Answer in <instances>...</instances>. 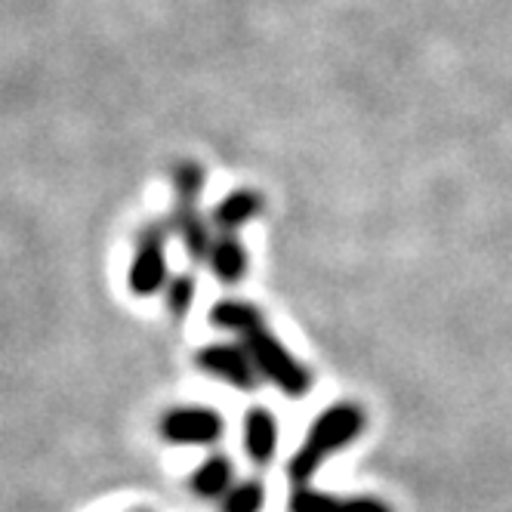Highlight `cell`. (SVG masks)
I'll return each instance as SVG.
<instances>
[{"mask_svg": "<svg viewBox=\"0 0 512 512\" xmlns=\"http://www.w3.org/2000/svg\"><path fill=\"white\" fill-rule=\"evenodd\" d=\"M361 429H364V411L358 405L340 401V405H331L327 411H321L306 435V442L297 448V454L287 463L290 479L297 485H306L327 457L343 451L349 442H355Z\"/></svg>", "mask_w": 512, "mask_h": 512, "instance_id": "6da1fadb", "label": "cell"}, {"mask_svg": "<svg viewBox=\"0 0 512 512\" xmlns=\"http://www.w3.org/2000/svg\"><path fill=\"white\" fill-rule=\"evenodd\" d=\"M241 343L247 346L256 371H260L269 383H275L284 395L300 398V395L309 392V386H312L309 371L287 352V346L275 334H269V327H260V331L244 337Z\"/></svg>", "mask_w": 512, "mask_h": 512, "instance_id": "7a4b0ae2", "label": "cell"}, {"mask_svg": "<svg viewBox=\"0 0 512 512\" xmlns=\"http://www.w3.org/2000/svg\"><path fill=\"white\" fill-rule=\"evenodd\" d=\"M167 226L164 223H149L133 250V263L127 272V287L136 297H152L170 281L167 278Z\"/></svg>", "mask_w": 512, "mask_h": 512, "instance_id": "3957f363", "label": "cell"}, {"mask_svg": "<svg viewBox=\"0 0 512 512\" xmlns=\"http://www.w3.org/2000/svg\"><path fill=\"white\" fill-rule=\"evenodd\" d=\"M195 364L207 377L229 383L235 389H253L256 380H260V371H256V364L244 343H210L198 349Z\"/></svg>", "mask_w": 512, "mask_h": 512, "instance_id": "277c9868", "label": "cell"}, {"mask_svg": "<svg viewBox=\"0 0 512 512\" xmlns=\"http://www.w3.org/2000/svg\"><path fill=\"white\" fill-rule=\"evenodd\" d=\"M158 429L173 445H213L223 438V417L210 408H173Z\"/></svg>", "mask_w": 512, "mask_h": 512, "instance_id": "5b68a950", "label": "cell"}, {"mask_svg": "<svg viewBox=\"0 0 512 512\" xmlns=\"http://www.w3.org/2000/svg\"><path fill=\"white\" fill-rule=\"evenodd\" d=\"M170 226L176 229V235L186 244V253L192 256L195 263H204L210 256V247H213V238L210 235V226L207 219L198 207V201H176L173 204V216H170Z\"/></svg>", "mask_w": 512, "mask_h": 512, "instance_id": "8992f818", "label": "cell"}, {"mask_svg": "<svg viewBox=\"0 0 512 512\" xmlns=\"http://www.w3.org/2000/svg\"><path fill=\"white\" fill-rule=\"evenodd\" d=\"M263 213V195L253 189H235L229 192L223 201L213 207L210 223L219 232H238L241 226H247L250 219H256Z\"/></svg>", "mask_w": 512, "mask_h": 512, "instance_id": "52a82bcc", "label": "cell"}, {"mask_svg": "<svg viewBox=\"0 0 512 512\" xmlns=\"http://www.w3.org/2000/svg\"><path fill=\"white\" fill-rule=\"evenodd\" d=\"M278 448V423L272 411L250 408L244 417V451L253 463H269Z\"/></svg>", "mask_w": 512, "mask_h": 512, "instance_id": "ba28073f", "label": "cell"}, {"mask_svg": "<svg viewBox=\"0 0 512 512\" xmlns=\"http://www.w3.org/2000/svg\"><path fill=\"white\" fill-rule=\"evenodd\" d=\"M210 324L219 327V331L235 334V337L244 340V337L260 331V327H266V318H263L260 309H256L253 303H247V300H219L210 309Z\"/></svg>", "mask_w": 512, "mask_h": 512, "instance_id": "9c48e42d", "label": "cell"}, {"mask_svg": "<svg viewBox=\"0 0 512 512\" xmlns=\"http://www.w3.org/2000/svg\"><path fill=\"white\" fill-rule=\"evenodd\" d=\"M207 263H210L213 275L223 284H238L244 278V272H247V250H244V244L238 241L235 232H219L213 238Z\"/></svg>", "mask_w": 512, "mask_h": 512, "instance_id": "30bf717a", "label": "cell"}, {"mask_svg": "<svg viewBox=\"0 0 512 512\" xmlns=\"http://www.w3.org/2000/svg\"><path fill=\"white\" fill-rule=\"evenodd\" d=\"M235 469H232V460L223 457V454H213L207 457L195 472H192V491L201 497V500H223L235 485Z\"/></svg>", "mask_w": 512, "mask_h": 512, "instance_id": "8fae6325", "label": "cell"}, {"mask_svg": "<svg viewBox=\"0 0 512 512\" xmlns=\"http://www.w3.org/2000/svg\"><path fill=\"white\" fill-rule=\"evenodd\" d=\"M207 186V173L198 161H179L173 167V195L176 201H198Z\"/></svg>", "mask_w": 512, "mask_h": 512, "instance_id": "7c38bea8", "label": "cell"}, {"mask_svg": "<svg viewBox=\"0 0 512 512\" xmlns=\"http://www.w3.org/2000/svg\"><path fill=\"white\" fill-rule=\"evenodd\" d=\"M266 506V488L263 482H241L223 497V512H263Z\"/></svg>", "mask_w": 512, "mask_h": 512, "instance_id": "4fadbf2b", "label": "cell"}, {"mask_svg": "<svg viewBox=\"0 0 512 512\" xmlns=\"http://www.w3.org/2000/svg\"><path fill=\"white\" fill-rule=\"evenodd\" d=\"M195 306V278L189 272L173 275L167 281V309L173 318H186L189 309Z\"/></svg>", "mask_w": 512, "mask_h": 512, "instance_id": "5bb4252c", "label": "cell"}, {"mask_svg": "<svg viewBox=\"0 0 512 512\" xmlns=\"http://www.w3.org/2000/svg\"><path fill=\"white\" fill-rule=\"evenodd\" d=\"M340 500L327 491H315L309 485H300L290 494V512H337Z\"/></svg>", "mask_w": 512, "mask_h": 512, "instance_id": "9a60e30c", "label": "cell"}, {"mask_svg": "<svg viewBox=\"0 0 512 512\" xmlns=\"http://www.w3.org/2000/svg\"><path fill=\"white\" fill-rule=\"evenodd\" d=\"M337 512H392V506L383 503L380 497H349V500H340Z\"/></svg>", "mask_w": 512, "mask_h": 512, "instance_id": "2e32d148", "label": "cell"}]
</instances>
